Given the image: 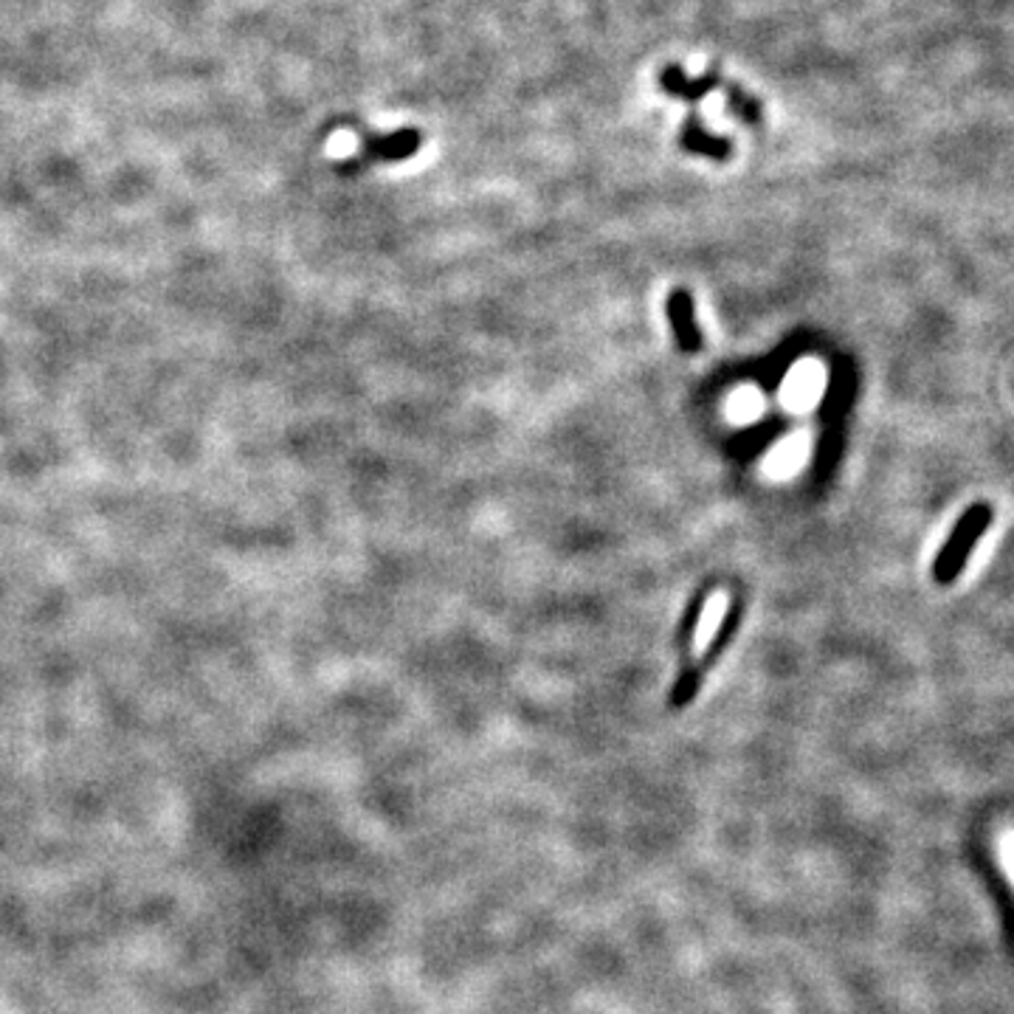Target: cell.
Here are the masks:
<instances>
[{
	"label": "cell",
	"mask_w": 1014,
	"mask_h": 1014,
	"mask_svg": "<svg viewBox=\"0 0 1014 1014\" xmlns=\"http://www.w3.org/2000/svg\"><path fill=\"white\" fill-rule=\"evenodd\" d=\"M992 519H995V513H992V508L986 502L970 504L956 522V527L950 530L947 542L941 544L939 555H936V564H932V578L947 586L964 573L970 555L975 553L983 533L990 530Z\"/></svg>",
	"instance_id": "6da1fadb"
},
{
	"label": "cell",
	"mask_w": 1014,
	"mask_h": 1014,
	"mask_svg": "<svg viewBox=\"0 0 1014 1014\" xmlns=\"http://www.w3.org/2000/svg\"><path fill=\"white\" fill-rule=\"evenodd\" d=\"M725 83L727 79L718 74V71H707L705 76L691 79V76L682 71V65H665L660 74V88L669 96H674V99L687 102L691 108H696V105H700L705 96H711L713 90L725 88Z\"/></svg>",
	"instance_id": "7a4b0ae2"
},
{
	"label": "cell",
	"mask_w": 1014,
	"mask_h": 1014,
	"mask_svg": "<svg viewBox=\"0 0 1014 1014\" xmlns=\"http://www.w3.org/2000/svg\"><path fill=\"white\" fill-rule=\"evenodd\" d=\"M680 145L685 147L687 152H696V156H707L713 161H727L733 152V145L716 132L707 130L700 119V110L691 108L687 110V119L682 121L680 130Z\"/></svg>",
	"instance_id": "3957f363"
},
{
	"label": "cell",
	"mask_w": 1014,
	"mask_h": 1014,
	"mask_svg": "<svg viewBox=\"0 0 1014 1014\" xmlns=\"http://www.w3.org/2000/svg\"><path fill=\"white\" fill-rule=\"evenodd\" d=\"M669 319L671 328H674L676 344H680L682 353H696L702 346V333L693 322V302L691 293L685 288H674L669 297Z\"/></svg>",
	"instance_id": "277c9868"
},
{
	"label": "cell",
	"mask_w": 1014,
	"mask_h": 1014,
	"mask_svg": "<svg viewBox=\"0 0 1014 1014\" xmlns=\"http://www.w3.org/2000/svg\"><path fill=\"white\" fill-rule=\"evenodd\" d=\"M423 139L420 130L409 127V130H395L389 136H372V139H364V158H372V161H404V158H412L417 150H420Z\"/></svg>",
	"instance_id": "5b68a950"
},
{
	"label": "cell",
	"mask_w": 1014,
	"mask_h": 1014,
	"mask_svg": "<svg viewBox=\"0 0 1014 1014\" xmlns=\"http://www.w3.org/2000/svg\"><path fill=\"white\" fill-rule=\"evenodd\" d=\"M725 99L727 110H730L738 121H744V125H758V121H761V105H758V99L747 94L744 88H738L736 83H725Z\"/></svg>",
	"instance_id": "8992f818"
},
{
	"label": "cell",
	"mask_w": 1014,
	"mask_h": 1014,
	"mask_svg": "<svg viewBox=\"0 0 1014 1014\" xmlns=\"http://www.w3.org/2000/svg\"><path fill=\"white\" fill-rule=\"evenodd\" d=\"M725 606H727L725 595H716V598L707 604L705 620H702L700 631H696V649H705V645L711 643L713 631H716V626L722 623V618H725Z\"/></svg>",
	"instance_id": "52a82bcc"
},
{
	"label": "cell",
	"mask_w": 1014,
	"mask_h": 1014,
	"mask_svg": "<svg viewBox=\"0 0 1014 1014\" xmlns=\"http://www.w3.org/2000/svg\"><path fill=\"white\" fill-rule=\"evenodd\" d=\"M997 851H1001V865L1006 871V876L1014 885V832H1006L997 840Z\"/></svg>",
	"instance_id": "ba28073f"
},
{
	"label": "cell",
	"mask_w": 1014,
	"mask_h": 1014,
	"mask_svg": "<svg viewBox=\"0 0 1014 1014\" xmlns=\"http://www.w3.org/2000/svg\"><path fill=\"white\" fill-rule=\"evenodd\" d=\"M696 687H700V674H696V671H687V674L682 676L680 685L674 687V700L671 702H674V705H685L693 693H696Z\"/></svg>",
	"instance_id": "9c48e42d"
}]
</instances>
